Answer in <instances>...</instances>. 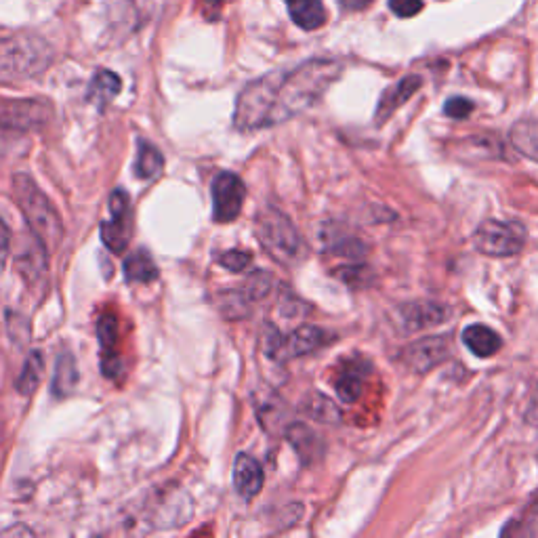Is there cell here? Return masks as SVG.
<instances>
[{"instance_id": "f546056e", "label": "cell", "mask_w": 538, "mask_h": 538, "mask_svg": "<svg viewBox=\"0 0 538 538\" xmlns=\"http://www.w3.org/2000/svg\"><path fill=\"white\" fill-rule=\"evenodd\" d=\"M389 9L398 17H415L423 11V0H389Z\"/></svg>"}, {"instance_id": "836d02e7", "label": "cell", "mask_w": 538, "mask_h": 538, "mask_svg": "<svg viewBox=\"0 0 538 538\" xmlns=\"http://www.w3.org/2000/svg\"><path fill=\"white\" fill-rule=\"evenodd\" d=\"M375 0H339V5L345 9V11H364L368 9Z\"/></svg>"}, {"instance_id": "9a60e30c", "label": "cell", "mask_w": 538, "mask_h": 538, "mask_svg": "<svg viewBox=\"0 0 538 538\" xmlns=\"http://www.w3.org/2000/svg\"><path fill=\"white\" fill-rule=\"evenodd\" d=\"M234 486L242 499L251 501L263 488V469L251 454H238L234 465Z\"/></svg>"}, {"instance_id": "603a6c76", "label": "cell", "mask_w": 538, "mask_h": 538, "mask_svg": "<svg viewBox=\"0 0 538 538\" xmlns=\"http://www.w3.org/2000/svg\"><path fill=\"white\" fill-rule=\"evenodd\" d=\"M286 436L305 463H312L314 457H318V454L322 452L320 438L307 425H301V423L291 425L286 431Z\"/></svg>"}, {"instance_id": "d6986e66", "label": "cell", "mask_w": 538, "mask_h": 538, "mask_svg": "<svg viewBox=\"0 0 538 538\" xmlns=\"http://www.w3.org/2000/svg\"><path fill=\"white\" fill-rule=\"evenodd\" d=\"M509 141L522 156L538 162V118L515 122L509 131Z\"/></svg>"}, {"instance_id": "7402d4cb", "label": "cell", "mask_w": 538, "mask_h": 538, "mask_svg": "<svg viewBox=\"0 0 538 538\" xmlns=\"http://www.w3.org/2000/svg\"><path fill=\"white\" fill-rule=\"evenodd\" d=\"M78 383V368L76 360L70 351H64L57 358L55 377H53V396L55 398H68Z\"/></svg>"}, {"instance_id": "4dcf8cb0", "label": "cell", "mask_w": 538, "mask_h": 538, "mask_svg": "<svg viewBox=\"0 0 538 538\" xmlns=\"http://www.w3.org/2000/svg\"><path fill=\"white\" fill-rule=\"evenodd\" d=\"M343 272H339V278L345 280L347 284H366L364 276H368V267L364 265H354V267H341Z\"/></svg>"}, {"instance_id": "ac0fdd59", "label": "cell", "mask_w": 538, "mask_h": 538, "mask_svg": "<svg viewBox=\"0 0 538 538\" xmlns=\"http://www.w3.org/2000/svg\"><path fill=\"white\" fill-rule=\"evenodd\" d=\"M288 13H291L293 22L301 28V30H318L326 24V9L322 5V0H284Z\"/></svg>"}, {"instance_id": "277c9868", "label": "cell", "mask_w": 538, "mask_h": 538, "mask_svg": "<svg viewBox=\"0 0 538 538\" xmlns=\"http://www.w3.org/2000/svg\"><path fill=\"white\" fill-rule=\"evenodd\" d=\"M51 49L36 36L0 38V82L32 78L51 64Z\"/></svg>"}, {"instance_id": "30bf717a", "label": "cell", "mask_w": 538, "mask_h": 538, "mask_svg": "<svg viewBox=\"0 0 538 538\" xmlns=\"http://www.w3.org/2000/svg\"><path fill=\"white\" fill-rule=\"evenodd\" d=\"M452 309L444 303H433V301H423V303H406L400 307L402 324L408 333H419L423 328H431L436 324H442L450 318Z\"/></svg>"}, {"instance_id": "9c48e42d", "label": "cell", "mask_w": 538, "mask_h": 538, "mask_svg": "<svg viewBox=\"0 0 538 538\" xmlns=\"http://www.w3.org/2000/svg\"><path fill=\"white\" fill-rule=\"evenodd\" d=\"M402 362L412 372H429L450 358V341L446 337H423L402 351Z\"/></svg>"}, {"instance_id": "8fae6325", "label": "cell", "mask_w": 538, "mask_h": 538, "mask_svg": "<svg viewBox=\"0 0 538 538\" xmlns=\"http://www.w3.org/2000/svg\"><path fill=\"white\" fill-rule=\"evenodd\" d=\"M97 337L101 345V366L106 377L116 379L120 375V360H118V318L114 314H103L97 324Z\"/></svg>"}, {"instance_id": "d6a6232c", "label": "cell", "mask_w": 538, "mask_h": 538, "mask_svg": "<svg viewBox=\"0 0 538 538\" xmlns=\"http://www.w3.org/2000/svg\"><path fill=\"white\" fill-rule=\"evenodd\" d=\"M522 532L530 534V536H538V501L532 505V509L528 511L526 520L522 524Z\"/></svg>"}, {"instance_id": "cb8c5ba5", "label": "cell", "mask_w": 538, "mask_h": 538, "mask_svg": "<svg viewBox=\"0 0 538 538\" xmlns=\"http://www.w3.org/2000/svg\"><path fill=\"white\" fill-rule=\"evenodd\" d=\"M43 372H45V360L40 351H30V356L24 362L22 375L17 377V391L22 396H32V393L38 389L40 381H43Z\"/></svg>"}, {"instance_id": "ffe728a7", "label": "cell", "mask_w": 538, "mask_h": 538, "mask_svg": "<svg viewBox=\"0 0 538 538\" xmlns=\"http://www.w3.org/2000/svg\"><path fill=\"white\" fill-rule=\"evenodd\" d=\"M124 278L133 284H150L158 280V267L148 251H135L124 261Z\"/></svg>"}, {"instance_id": "e0dca14e", "label": "cell", "mask_w": 538, "mask_h": 538, "mask_svg": "<svg viewBox=\"0 0 538 538\" xmlns=\"http://www.w3.org/2000/svg\"><path fill=\"white\" fill-rule=\"evenodd\" d=\"M463 343L478 358H490L499 354L503 347V339L494 333L492 328L484 324H471L463 330Z\"/></svg>"}, {"instance_id": "5bb4252c", "label": "cell", "mask_w": 538, "mask_h": 538, "mask_svg": "<svg viewBox=\"0 0 538 538\" xmlns=\"http://www.w3.org/2000/svg\"><path fill=\"white\" fill-rule=\"evenodd\" d=\"M47 255L49 248L34 234H28L22 253L17 255V269L28 282H36L47 274Z\"/></svg>"}, {"instance_id": "2e32d148", "label": "cell", "mask_w": 538, "mask_h": 538, "mask_svg": "<svg viewBox=\"0 0 538 538\" xmlns=\"http://www.w3.org/2000/svg\"><path fill=\"white\" fill-rule=\"evenodd\" d=\"M368 370H370V366L360 358L349 360L343 366V370L339 372V377H337V393L345 404H354L362 396Z\"/></svg>"}, {"instance_id": "7c38bea8", "label": "cell", "mask_w": 538, "mask_h": 538, "mask_svg": "<svg viewBox=\"0 0 538 538\" xmlns=\"http://www.w3.org/2000/svg\"><path fill=\"white\" fill-rule=\"evenodd\" d=\"M423 87V78L417 76V74H410V76H404L402 80H398L396 85L389 87L383 95H381V101L377 106V124H383L387 122L393 114H396V110L400 106H404V103L415 95L419 89Z\"/></svg>"}, {"instance_id": "6da1fadb", "label": "cell", "mask_w": 538, "mask_h": 538, "mask_svg": "<svg viewBox=\"0 0 538 538\" xmlns=\"http://www.w3.org/2000/svg\"><path fill=\"white\" fill-rule=\"evenodd\" d=\"M343 72L335 59H309L293 70L269 72L240 91L234 127L242 133L269 129L291 120L324 97Z\"/></svg>"}, {"instance_id": "52a82bcc", "label": "cell", "mask_w": 538, "mask_h": 538, "mask_svg": "<svg viewBox=\"0 0 538 538\" xmlns=\"http://www.w3.org/2000/svg\"><path fill=\"white\" fill-rule=\"evenodd\" d=\"M133 215L129 194L116 190L110 196V219L101 223V240L112 253L120 255L131 242Z\"/></svg>"}, {"instance_id": "1f68e13d", "label": "cell", "mask_w": 538, "mask_h": 538, "mask_svg": "<svg viewBox=\"0 0 538 538\" xmlns=\"http://www.w3.org/2000/svg\"><path fill=\"white\" fill-rule=\"evenodd\" d=\"M9 248H11V232H9V227L0 221V269H3L9 257Z\"/></svg>"}, {"instance_id": "44dd1931", "label": "cell", "mask_w": 538, "mask_h": 538, "mask_svg": "<svg viewBox=\"0 0 538 538\" xmlns=\"http://www.w3.org/2000/svg\"><path fill=\"white\" fill-rule=\"evenodd\" d=\"M122 89V82L120 78L110 72V70H99L93 80H91V87H89V101L95 103L97 108H106L110 101L116 99V95L120 93Z\"/></svg>"}, {"instance_id": "83f0119b", "label": "cell", "mask_w": 538, "mask_h": 538, "mask_svg": "<svg viewBox=\"0 0 538 538\" xmlns=\"http://www.w3.org/2000/svg\"><path fill=\"white\" fill-rule=\"evenodd\" d=\"M217 261L225 269H230V272L240 274V272H246V269L253 265V255L246 253V251H230V253H221L217 257Z\"/></svg>"}, {"instance_id": "4316f807", "label": "cell", "mask_w": 538, "mask_h": 538, "mask_svg": "<svg viewBox=\"0 0 538 538\" xmlns=\"http://www.w3.org/2000/svg\"><path fill=\"white\" fill-rule=\"evenodd\" d=\"M251 301L253 299L246 295V291H242V293H227L223 297V303H221L223 314L227 318H242V316L248 314V305H251Z\"/></svg>"}, {"instance_id": "5b68a950", "label": "cell", "mask_w": 538, "mask_h": 538, "mask_svg": "<svg viewBox=\"0 0 538 538\" xmlns=\"http://www.w3.org/2000/svg\"><path fill=\"white\" fill-rule=\"evenodd\" d=\"M526 244V227L517 221L486 219L473 234L475 251L488 257H513Z\"/></svg>"}, {"instance_id": "7a4b0ae2", "label": "cell", "mask_w": 538, "mask_h": 538, "mask_svg": "<svg viewBox=\"0 0 538 538\" xmlns=\"http://www.w3.org/2000/svg\"><path fill=\"white\" fill-rule=\"evenodd\" d=\"M13 196L30 225V232L43 242L49 251L57 248L61 238H64V223H61V217L55 211L53 202L40 192L34 179L28 175H15Z\"/></svg>"}, {"instance_id": "3957f363", "label": "cell", "mask_w": 538, "mask_h": 538, "mask_svg": "<svg viewBox=\"0 0 538 538\" xmlns=\"http://www.w3.org/2000/svg\"><path fill=\"white\" fill-rule=\"evenodd\" d=\"M255 232L265 253L282 265H297L307 255L305 240L293 221L274 206H267L257 215Z\"/></svg>"}, {"instance_id": "4fadbf2b", "label": "cell", "mask_w": 538, "mask_h": 538, "mask_svg": "<svg viewBox=\"0 0 538 538\" xmlns=\"http://www.w3.org/2000/svg\"><path fill=\"white\" fill-rule=\"evenodd\" d=\"M328 337L322 328L318 326H301L297 328L291 337L282 339L280 351H278V360H291L299 356H307L312 351L320 349L326 345Z\"/></svg>"}, {"instance_id": "8992f818", "label": "cell", "mask_w": 538, "mask_h": 538, "mask_svg": "<svg viewBox=\"0 0 538 538\" xmlns=\"http://www.w3.org/2000/svg\"><path fill=\"white\" fill-rule=\"evenodd\" d=\"M47 106L40 101H11L0 106V150L11 148V143L40 127L47 120Z\"/></svg>"}, {"instance_id": "484cf974", "label": "cell", "mask_w": 538, "mask_h": 538, "mask_svg": "<svg viewBox=\"0 0 538 538\" xmlns=\"http://www.w3.org/2000/svg\"><path fill=\"white\" fill-rule=\"evenodd\" d=\"M164 167V158L156 146L150 141H139L137 160H135V175L139 179H154Z\"/></svg>"}, {"instance_id": "f1b7e54d", "label": "cell", "mask_w": 538, "mask_h": 538, "mask_svg": "<svg viewBox=\"0 0 538 538\" xmlns=\"http://www.w3.org/2000/svg\"><path fill=\"white\" fill-rule=\"evenodd\" d=\"M473 101L467 97H450L444 106V114L457 120H465L473 112Z\"/></svg>"}, {"instance_id": "d4e9b609", "label": "cell", "mask_w": 538, "mask_h": 538, "mask_svg": "<svg viewBox=\"0 0 538 538\" xmlns=\"http://www.w3.org/2000/svg\"><path fill=\"white\" fill-rule=\"evenodd\" d=\"M301 410L309 419L320 421V423L335 425L341 421V410L337 408V404H333V400L322 396V393H312V396H307Z\"/></svg>"}, {"instance_id": "ba28073f", "label": "cell", "mask_w": 538, "mask_h": 538, "mask_svg": "<svg viewBox=\"0 0 538 538\" xmlns=\"http://www.w3.org/2000/svg\"><path fill=\"white\" fill-rule=\"evenodd\" d=\"M213 217L217 223H232L240 217L246 188L236 173H219L213 181Z\"/></svg>"}]
</instances>
